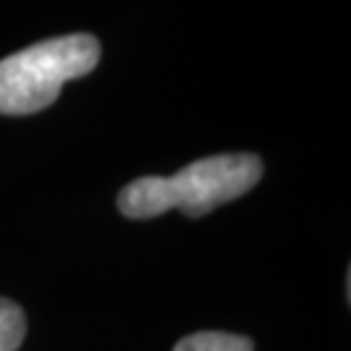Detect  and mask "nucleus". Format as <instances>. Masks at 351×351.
Here are the masks:
<instances>
[{"mask_svg": "<svg viewBox=\"0 0 351 351\" xmlns=\"http://www.w3.org/2000/svg\"><path fill=\"white\" fill-rule=\"evenodd\" d=\"M263 177V162L255 154H216L182 167L172 177H138L117 195V208L128 219H154L182 211L190 219L211 213L252 190Z\"/></svg>", "mask_w": 351, "mask_h": 351, "instance_id": "f257e3e1", "label": "nucleus"}, {"mask_svg": "<svg viewBox=\"0 0 351 351\" xmlns=\"http://www.w3.org/2000/svg\"><path fill=\"white\" fill-rule=\"evenodd\" d=\"M101 58L91 34L45 39L0 60V114H34L60 97L68 81L88 75Z\"/></svg>", "mask_w": 351, "mask_h": 351, "instance_id": "f03ea898", "label": "nucleus"}, {"mask_svg": "<svg viewBox=\"0 0 351 351\" xmlns=\"http://www.w3.org/2000/svg\"><path fill=\"white\" fill-rule=\"evenodd\" d=\"M26 317L21 307L0 297V351H16L24 343Z\"/></svg>", "mask_w": 351, "mask_h": 351, "instance_id": "20e7f679", "label": "nucleus"}, {"mask_svg": "<svg viewBox=\"0 0 351 351\" xmlns=\"http://www.w3.org/2000/svg\"><path fill=\"white\" fill-rule=\"evenodd\" d=\"M252 349H255V343L247 336L221 333V330H201V333L185 336L172 351H252Z\"/></svg>", "mask_w": 351, "mask_h": 351, "instance_id": "7ed1b4c3", "label": "nucleus"}]
</instances>
